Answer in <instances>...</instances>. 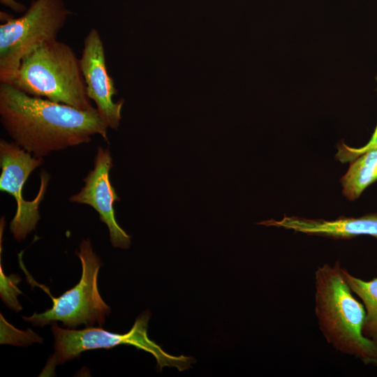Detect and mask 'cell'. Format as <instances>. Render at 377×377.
I'll return each instance as SVG.
<instances>
[{
  "label": "cell",
  "mask_w": 377,
  "mask_h": 377,
  "mask_svg": "<svg viewBox=\"0 0 377 377\" xmlns=\"http://www.w3.org/2000/svg\"><path fill=\"white\" fill-rule=\"evenodd\" d=\"M342 272L352 292L362 301L366 311L363 334L377 343V276L364 281L351 274L344 267Z\"/></svg>",
  "instance_id": "obj_12"
},
{
  "label": "cell",
  "mask_w": 377,
  "mask_h": 377,
  "mask_svg": "<svg viewBox=\"0 0 377 377\" xmlns=\"http://www.w3.org/2000/svg\"><path fill=\"white\" fill-rule=\"evenodd\" d=\"M80 64L88 97L95 103L98 112L108 128L117 129L124 99L113 101L117 90L108 71L103 42L96 29H91L84 40Z\"/></svg>",
  "instance_id": "obj_8"
},
{
  "label": "cell",
  "mask_w": 377,
  "mask_h": 377,
  "mask_svg": "<svg viewBox=\"0 0 377 377\" xmlns=\"http://www.w3.org/2000/svg\"><path fill=\"white\" fill-rule=\"evenodd\" d=\"M315 314L327 342L366 365L377 367V343L363 334L366 311L346 282L340 262L317 267Z\"/></svg>",
  "instance_id": "obj_2"
},
{
  "label": "cell",
  "mask_w": 377,
  "mask_h": 377,
  "mask_svg": "<svg viewBox=\"0 0 377 377\" xmlns=\"http://www.w3.org/2000/svg\"><path fill=\"white\" fill-rule=\"evenodd\" d=\"M377 80V77H376ZM377 148V126L367 145L360 148L350 147L343 142L338 145L336 158L341 163L351 162L362 154Z\"/></svg>",
  "instance_id": "obj_14"
},
{
  "label": "cell",
  "mask_w": 377,
  "mask_h": 377,
  "mask_svg": "<svg viewBox=\"0 0 377 377\" xmlns=\"http://www.w3.org/2000/svg\"><path fill=\"white\" fill-rule=\"evenodd\" d=\"M150 313L145 311L138 316L130 331L126 334L112 333L101 327H87L81 330L64 329L56 323L51 330L54 335V354L47 360L40 376H50L57 365L80 357L84 351L99 348H111L121 344L132 345L152 354L160 370L164 366L177 367L179 371L189 367L191 357L171 356L165 353L147 335Z\"/></svg>",
  "instance_id": "obj_4"
},
{
  "label": "cell",
  "mask_w": 377,
  "mask_h": 377,
  "mask_svg": "<svg viewBox=\"0 0 377 377\" xmlns=\"http://www.w3.org/2000/svg\"><path fill=\"white\" fill-rule=\"evenodd\" d=\"M0 120L13 142L36 157L87 143L95 135L108 142V126L96 108L81 110L7 83H0Z\"/></svg>",
  "instance_id": "obj_1"
},
{
  "label": "cell",
  "mask_w": 377,
  "mask_h": 377,
  "mask_svg": "<svg viewBox=\"0 0 377 377\" xmlns=\"http://www.w3.org/2000/svg\"><path fill=\"white\" fill-rule=\"evenodd\" d=\"M75 253L82 264L80 281L59 297H53L47 288L42 286L52 298L53 305L43 313L22 316L24 320L39 327L61 321L64 326L71 329L81 324L87 327L96 324L101 327L104 324L110 308L102 299L98 288V274L102 262L94 252L89 239L82 241Z\"/></svg>",
  "instance_id": "obj_6"
},
{
  "label": "cell",
  "mask_w": 377,
  "mask_h": 377,
  "mask_svg": "<svg viewBox=\"0 0 377 377\" xmlns=\"http://www.w3.org/2000/svg\"><path fill=\"white\" fill-rule=\"evenodd\" d=\"M68 14L63 0H35L24 15L0 25V83L10 84L27 56L57 39Z\"/></svg>",
  "instance_id": "obj_5"
},
{
  "label": "cell",
  "mask_w": 377,
  "mask_h": 377,
  "mask_svg": "<svg viewBox=\"0 0 377 377\" xmlns=\"http://www.w3.org/2000/svg\"><path fill=\"white\" fill-rule=\"evenodd\" d=\"M2 3L6 4V6L10 7L13 10L17 11V12H22L26 10L24 6L16 2L14 0H1Z\"/></svg>",
  "instance_id": "obj_15"
},
{
  "label": "cell",
  "mask_w": 377,
  "mask_h": 377,
  "mask_svg": "<svg viewBox=\"0 0 377 377\" xmlns=\"http://www.w3.org/2000/svg\"><path fill=\"white\" fill-rule=\"evenodd\" d=\"M266 226H275L308 235L346 239L360 235L377 238V214L360 217L339 216L334 220L306 219L284 216L281 220L269 219L257 223Z\"/></svg>",
  "instance_id": "obj_10"
},
{
  "label": "cell",
  "mask_w": 377,
  "mask_h": 377,
  "mask_svg": "<svg viewBox=\"0 0 377 377\" xmlns=\"http://www.w3.org/2000/svg\"><path fill=\"white\" fill-rule=\"evenodd\" d=\"M10 84L29 95L81 110L95 108L87 94L80 59L68 45L57 39L27 56Z\"/></svg>",
  "instance_id": "obj_3"
},
{
  "label": "cell",
  "mask_w": 377,
  "mask_h": 377,
  "mask_svg": "<svg viewBox=\"0 0 377 377\" xmlns=\"http://www.w3.org/2000/svg\"><path fill=\"white\" fill-rule=\"evenodd\" d=\"M20 281L21 278L17 274L6 276L1 263L0 264V293L1 299L8 307L17 312L22 309L17 300V295L22 293L17 287Z\"/></svg>",
  "instance_id": "obj_13"
},
{
  "label": "cell",
  "mask_w": 377,
  "mask_h": 377,
  "mask_svg": "<svg viewBox=\"0 0 377 377\" xmlns=\"http://www.w3.org/2000/svg\"><path fill=\"white\" fill-rule=\"evenodd\" d=\"M43 162L14 142L0 141V190L13 195L17 209L10 223V230L17 241H22L36 229L40 219L39 205L44 198L50 178L45 170H41L40 185L36 197L25 200L23 186L30 174Z\"/></svg>",
  "instance_id": "obj_7"
},
{
  "label": "cell",
  "mask_w": 377,
  "mask_h": 377,
  "mask_svg": "<svg viewBox=\"0 0 377 377\" xmlns=\"http://www.w3.org/2000/svg\"><path fill=\"white\" fill-rule=\"evenodd\" d=\"M376 180L377 148L362 154L351 161L340 182L344 196L349 200H355Z\"/></svg>",
  "instance_id": "obj_11"
},
{
  "label": "cell",
  "mask_w": 377,
  "mask_h": 377,
  "mask_svg": "<svg viewBox=\"0 0 377 377\" xmlns=\"http://www.w3.org/2000/svg\"><path fill=\"white\" fill-rule=\"evenodd\" d=\"M112 167L109 149L98 147L94 168L84 179V186L71 195L69 201L93 207L98 213L100 220L107 226L112 246L126 249L131 244V237L119 226L115 218L114 204L120 198L110 182V171Z\"/></svg>",
  "instance_id": "obj_9"
}]
</instances>
